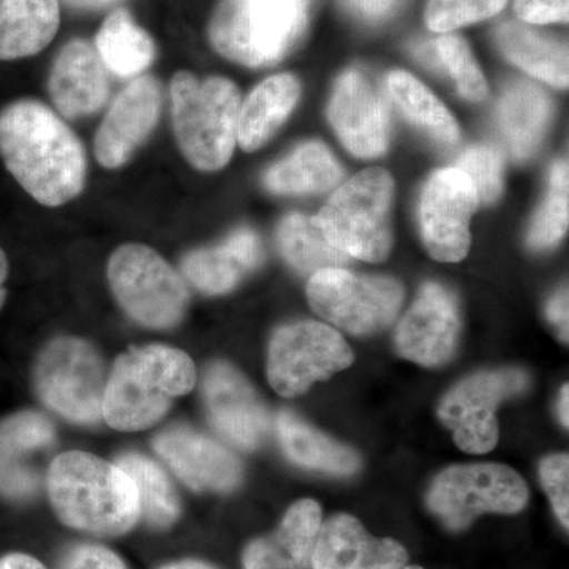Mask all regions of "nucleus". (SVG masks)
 I'll use <instances>...</instances> for the list:
<instances>
[{"label": "nucleus", "mask_w": 569, "mask_h": 569, "mask_svg": "<svg viewBox=\"0 0 569 569\" xmlns=\"http://www.w3.org/2000/svg\"><path fill=\"white\" fill-rule=\"evenodd\" d=\"M61 569H127L121 557L103 546L80 545L62 559Z\"/></svg>", "instance_id": "nucleus-39"}, {"label": "nucleus", "mask_w": 569, "mask_h": 569, "mask_svg": "<svg viewBox=\"0 0 569 569\" xmlns=\"http://www.w3.org/2000/svg\"><path fill=\"white\" fill-rule=\"evenodd\" d=\"M277 247L288 264L302 276L329 268H342L348 254L336 249L321 233L313 217L293 212L277 228Z\"/></svg>", "instance_id": "nucleus-31"}, {"label": "nucleus", "mask_w": 569, "mask_h": 569, "mask_svg": "<svg viewBox=\"0 0 569 569\" xmlns=\"http://www.w3.org/2000/svg\"><path fill=\"white\" fill-rule=\"evenodd\" d=\"M162 112V88L152 77L133 78L116 97L97 130L93 152L108 170H116L132 159L138 148L151 137Z\"/></svg>", "instance_id": "nucleus-14"}, {"label": "nucleus", "mask_w": 569, "mask_h": 569, "mask_svg": "<svg viewBox=\"0 0 569 569\" xmlns=\"http://www.w3.org/2000/svg\"><path fill=\"white\" fill-rule=\"evenodd\" d=\"M56 429L37 411H21L0 422V496L28 500L40 489V471L33 459L50 449Z\"/></svg>", "instance_id": "nucleus-19"}, {"label": "nucleus", "mask_w": 569, "mask_h": 569, "mask_svg": "<svg viewBox=\"0 0 569 569\" xmlns=\"http://www.w3.org/2000/svg\"><path fill=\"white\" fill-rule=\"evenodd\" d=\"M392 198L391 174L383 168H369L339 187L313 219L340 252L380 263L392 247Z\"/></svg>", "instance_id": "nucleus-6"}, {"label": "nucleus", "mask_w": 569, "mask_h": 569, "mask_svg": "<svg viewBox=\"0 0 569 569\" xmlns=\"http://www.w3.org/2000/svg\"><path fill=\"white\" fill-rule=\"evenodd\" d=\"M529 385V376L520 369L473 373L443 397L438 418L452 430L462 451L485 455L498 441V407L503 400L526 392Z\"/></svg>", "instance_id": "nucleus-12"}, {"label": "nucleus", "mask_w": 569, "mask_h": 569, "mask_svg": "<svg viewBox=\"0 0 569 569\" xmlns=\"http://www.w3.org/2000/svg\"><path fill=\"white\" fill-rule=\"evenodd\" d=\"M348 9L367 21H380L397 9L400 0H343Z\"/></svg>", "instance_id": "nucleus-41"}, {"label": "nucleus", "mask_w": 569, "mask_h": 569, "mask_svg": "<svg viewBox=\"0 0 569 569\" xmlns=\"http://www.w3.org/2000/svg\"><path fill=\"white\" fill-rule=\"evenodd\" d=\"M107 380L102 355L80 337L52 339L33 370L37 395L44 406L78 425H96L103 418Z\"/></svg>", "instance_id": "nucleus-8"}, {"label": "nucleus", "mask_w": 569, "mask_h": 569, "mask_svg": "<svg viewBox=\"0 0 569 569\" xmlns=\"http://www.w3.org/2000/svg\"><path fill=\"white\" fill-rule=\"evenodd\" d=\"M307 2H310V0H307Z\"/></svg>", "instance_id": "nucleus-49"}, {"label": "nucleus", "mask_w": 569, "mask_h": 569, "mask_svg": "<svg viewBox=\"0 0 569 569\" xmlns=\"http://www.w3.org/2000/svg\"><path fill=\"white\" fill-rule=\"evenodd\" d=\"M108 282L123 312L146 328L171 329L186 317L189 288L151 247H119L108 261Z\"/></svg>", "instance_id": "nucleus-7"}, {"label": "nucleus", "mask_w": 569, "mask_h": 569, "mask_svg": "<svg viewBox=\"0 0 569 569\" xmlns=\"http://www.w3.org/2000/svg\"><path fill=\"white\" fill-rule=\"evenodd\" d=\"M61 26L59 0H0V61L39 54Z\"/></svg>", "instance_id": "nucleus-25"}, {"label": "nucleus", "mask_w": 569, "mask_h": 569, "mask_svg": "<svg viewBox=\"0 0 569 569\" xmlns=\"http://www.w3.org/2000/svg\"><path fill=\"white\" fill-rule=\"evenodd\" d=\"M176 141L187 162L217 171L230 162L238 142L241 93L234 82L212 77L200 81L178 71L170 84Z\"/></svg>", "instance_id": "nucleus-4"}, {"label": "nucleus", "mask_w": 569, "mask_h": 569, "mask_svg": "<svg viewBox=\"0 0 569 569\" xmlns=\"http://www.w3.org/2000/svg\"><path fill=\"white\" fill-rule=\"evenodd\" d=\"M407 560L395 539L373 538L351 516L337 515L321 523L312 569H400Z\"/></svg>", "instance_id": "nucleus-21"}, {"label": "nucleus", "mask_w": 569, "mask_h": 569, "mask_svg": "<svg viewBox=\"0 0 569 569\" xmlns=\"http://www.w3.org/2000/svg\"><path fill=\"white\" fill-rule=\"evenodd\" d=\"M263 253L260 236L250 228H239L220 244L183 257L182 274L201 293L227 295L261 264Z\"/></svg>", "instance_id": "nucleus-22"}, {"label": "nucleus", "mask_w": 569, "mask_h": 569, "mask_svg": "<svg viewBox=\"0 0 569 569\" xmlns=\"http://www.w3.org/2000/svg\"><path fill=\"white\" fill-rule=\"evenodd\" d=\"M552 104L541 89L527 81L507 86L497 107L498 129L518 162L530 159L548 130Z\"/></svg>", "instance_id": "nucleus-24"}, {"label": "nucleus", "mask_w": 569, "mask_h": 569, "mask_svg": "<svg viewBox=\"0 0 569 569\" xmlns=\"http://www.w3.org/2000/svg\"><path fill=\"white\" fill-rule=\"evenodd\" d=\"M388 92L408 121L440 144L459 141L458 122L440 100L422 82L407 71H392L388 77Z\"/></svg>", "instance_id": "nucleus-32"}, {"label": "nucleus", "mask_w": 569, "mask_h": 569, "mask_svg": "<svg viewBox=\"0 0 569 569\" xmlns=\"http://www.w3.org/2000/svg\"><path fill=\"white\" fill-rule=\"evenodd\" d=\"M137 486L140 512L146 522L157 529L173 526L181 515L178 493L163 468L138 452H126L116 459Z\"/></svg>", "instance_id": "nucleus-33"}, {"label": "nucleus", "mask_w": 569, "mask_h": 569, "mask_svg": "<svg viewBox=\"0 0 569 569\" xmlns=\"http://www.w3.org/2000/svg\"><path fill=\"white\" fill-rule=\"evenodd\" d=\"M307 7V0H220L209 21V41L241 66H272L305 33Z\"/></svg>", "instance_id": "nucleus-5"}, {"label": "nucleus", "mask_w": 569, "mask_h": 569, "mask_svg": "<svg viewBox=\"0 0 569 569\" xmlns=\"http://www.w3.org/2000/svg\"><path fill=\"white\" fill-rule=\"evenodd\" d=\"M328 118L348 151L361 159H372L387 151L389 110L361 71L348 70L336 82Z\"/></svg>", "instance_id": "nucleus-17"}, {"label": "nucleus", "mask_w": 569, "mask_h": 569, "mask_svg": "<svg viewBox=\"0 0 569 569\" xmlns=\"http://www.w3.org/2000/svg\"><path fill=\"white\" fill-rule=\"evenodd\" d=\"M162 569H217L211 567V565L203 563V561H194V560H186L178 561V563L168 565Z\"/></svg>", "instance_id": "nucleus-46"}, {"label": "nucleus", "mask_w": 569, "mask_h": 569, "mask_svg": "<svg viewBox=\"0 0 569 569\" xmlns=\"http://www.w3.org/2000/svg\"><path fill=\"white\" fill-rule=\"evenodd\" d=\"M508 0H430L426 9L427 28L449 32L496 17Z\"/></svg>", "instance_id": "nucleus-36"}, {"label": "nucleus", "mask_w": 569, "mask_h": 569, "mask_svg": "<svg viewBox=\"0 0 569 569\" xmlns=\"http://www.w3.org/2000/svg\"><path fill=\"white\" fill-rule=\"evenodd\" d=\"M197 383L190 356L167 346L132 347L123 351L107 380L103 419L123 432L148 429L168 413L173 400Z\"/></svg>", "instance_id": "nucleus-3"}, {"label": "nucleus", "mask_w": 569, "mask_h": 569, "mask_svg": "<svg viewBox=\"0 0 569 569\" xmlns=\"http://www.w3.org/2000/svg\"><path fill=\"white\" fill-rule=\"evenodd\" d=\"M541 485L552 501L553 511L565 529L569 527V459L568 455L549 456L539 467Z\"/></svg>", "instance_id": "nucleus-38"}, {"label": "nucleus", "mask_w": 569, "mask_h": 569, "mask_svg": "<svg viewBox=\"0 0 569 569\" xmlns=\"http://www.w3.org/2000/svg\"><path fill=\"white\" fill-rule=\"evenodd\" d=\"M0 157L37 203L58 208L84 189L88 160L69 126L37 100L0 111Z\"/></svg>", "instance_id": "nucleus-1"}, {"label": "nucleus", "mask_w": 569, "mask_h": 569, "mask_svg": "<svg viewBox=\"0 0 569 569\" xmlns=\"http://www.w3.org/2000/svg\"><path fill=\"white\" fill-rule=\"evenodd\" d=\"M48 91L63 118L80 119L102 110L110 96V82L89 41L71 40L62 48L52 63Z\"/></svg>", "instance_id": "nucleus-20"}, {"label": "nucleus", "mask_w": 569, "mask_h": 569, "mask_svg": "<svg viewBox=\"0 0 569 569\" xmlns=\"http://www.w3.org/2000/svg\"><path fill=\"white\" fill-rule=\"evenodd\" d=\"M307 298L329 323L353 336H367L395 321L403 302V288L389 277L329 268L310 276Z\"/></svg>", "instance_id": "nucleus-10"}, {"label": "nucleus", "mask_w": 569, "mask_h": 569, "mask_svg": "<svg viewBox=\"0 0 569 569\" xmlns=\"http://www.w3.org/2000/svg\"><path fill=\"white\" fill-rule=\"evenodd\" d=\"M419 59L430 69L447 73L456 82L459 96L470 102H481L488 93L485 80L466 40L456 36H443L440 39L422 44L418 50Z\"/></svg>", "instance_id": "nucleus-34"}, {"label": "nucleus", "mask_w": 569, "mask_h": 569, "mask_svg": "<svg viewBox=\"0 0 569 569\" xmlns=\"http://www.w3.org/2000/svg\"><path fill=\"white\" fill-rule=\"evenodd\" d=\"M0 569H47L39 560L26 553H9L0 559Z\"/></svg>", "instance_id": "nucleus-43"}, {"label": "nucleus", "mask_w": 569, "mask_h": 569, "mask_svg": "<svg viewBox=\"0 0 569 569\" xmlns=\"http://www.w3.org/2000/svg\"><path fill=\"white\" fill-rule=\"evenodd\" d=\"M496 40L505 58L527 73L556 88H568L567 44L539 36L516 22L501 24L496 31Z\"/></svg>", "instance_id": "nucleus-30"}, {"label": "nucleus", "mask_w": 569, "mask_h": 569, "mask_svg": "<svg viewBox=\"0 0 569 569\" xmlns=\"http://www.w3.org/2000/svg\"><path fill=\"white\" fill-rule=\"evenodd\" d=\"M353 361V350L336 329L318 321H296L280 326L269 342L268 380L277 395L291 399Z\"/></svg>", "instance_id": "nucleus-11"}, {"label": "nucleus", "mask_w": 569, "mask_h": 569, "mask_svg": "<svg viewBox=\"0 0 569 569\" xmlns=\"http://www.w3.org/2000/svg\"><path fill=\"white\" fill-rule=\"evenodd\" d=\"M400 569H422V568H419V567H403V568H400Z\"/></svg>", "instance_id": "nucleus-48"}, {"label": "nucleus", "mask_w": 569, "mask_h": 569, "mask_svg": "<svg viewBox=\"0 0 569 569\" xmlns=\"http://www.w3.org/2000/svg\"><path fill=\"white\" fill-rule=\"evenodd\" d=\"M321 527L317 501L299 500L288 509L279 529L254 539L246 549L244 569H310Z\"/></svg>", "instance_id": "nucleus-23"}, {"label": "nucleus", "mask_w": 569, "mask_h": 569, "mask_svg": "<svg viewBox=\"0 0 569 569\" xmlns=\"http://www.w3.org/2000/svg\"><path fill=\"white\" fill-rule=\"evenodd\" d=\"M299 97L301 84L290 73L274 74L258 84L239 110V146L247 152L263 148L295 110Z\"/></svg>", "instance_id": "nucleus-26"}, {"label": "nucleus", "mask_w": 569, "mask_h": 569, "mask_svg": "<svg viewBox=\"0 0 569 569\" xmlns=\"http://www.w3.org/2000/svg\"><path fill=\"white\" fill-rule=\"evenodd\" d=\"M473 182L458 168L430 176L422 190L419 223L427 252L441 263H458L470 250V220L478 208Z\"/></svg>", "instance_id": "nucleus-13"}, {"label": "nucleus", "mask_w": 569, "mask_h": 569, "mask_svg": "<svg viewBox=\"0 0 569 569\" xmlns=\"http://www.w3.org/2000/svg\"><path fill=\"white\" fill-rule=\"evenodd\" d=\"M343 170L321 142L296 148L290 156L272 164L264 174L266 189L276 194L323 193L339 186Z\"/></svg>", "instance_id": "nucleus-28"}, {"label": "nucleus", "mask_w": 569, "mask_h": 569, "mask_svg": "<svg viewBox=\"0 0 569 569\" xmlns=\"http://www.w3.org/2000/svg\"><path fill=\"white\" fill-rule=\"evenodd\" d=\"M568 192V162L559 160L550 171L548 193L527 236L530 249H552L567 234Z\"/></svg>", "instance_id": "nucleus-35"}, {"label": "nucleus", "mask_w": 569, "mask_h": 569, "mask_svg": "<svg viewBox=\"0 0 569 569\" xmlns=\"http://www.w3.org/2000/svg\"><path fill=\"white\" fill-rule=\"evenodd\" d=\"M153 448L183 485L198 492H230L241 485V460L223 445L189 427H173L160 433Z\"/></svg>", "instance_id": "nucleus-18"}, {"label": "nucleus", "mask_w": 569, "mask_h": 569, "mask_svg": "<svg viewBox=\"0 0 569 569\" xmlns=\"http://www.w3.org/2000/svg\"><path fill=\"white\" fill-rule=\"evenodd\" d=\"M569 0H515V10L520 20L530 24L567 22Z\"/></svg>", "instance_id": "nucleus-40"}, {"label": "nucleus", "mask_w": 569, "mask_h": 569, "mask_svg": "<svg viewBox=\"0 0 569 569\" xmlns=\"http://www.w3.org/2000/svg\"><path fill=\"white\" fill-rule=\"evenodd\" d=\"M568 385H565L563 388H561L560 392V400H559V413L561 422H563L565 427H568L569 419H568Z\"/></svg>", "instance_id": "nucleus-47"}, {"label": "nucleus", "mask_w": 569, "mask_h": 569, "mask_svg": "<svg viewBox=\"0 0 569 569\" xmlns=\"http://www.w3.org/2000/svg\"><path fill=\"white\" fill-rule=\"evenodd\" d=\"M93 48L104 69L121 78L141 77L157 56L152 37L127 10L112 11L97 32Z\"/></svg>", "instance_id": "nucleus-29"}, {"label": "nucleus", "mask_w": 569, "mask_h": 569, "mask_svg": "<svg viewBox=\"0 0 569 569\" xmlns=\"http://www.w3.org/2000/svg\"><path fill=\"white\" fill-rule=\"evenodd\" d=\"M7 277H9V260H7V254L0 249V310H2L3 305H6L7 299V290L6 282Z\"/></svg>", "instance_id": "nucleus-45"}, {"label": "nucleus", "mask_w": 569, "mask_h": 569, "mask_svg": "<svg viewBox=\"0 0 569 569\" xmlns=\"http://www.w3.org/2000/svg\"><path fill=\"white\" fill-rule=\"evenodd\" d=\"M548 318L559 329L561 339L568 342V290L560 288L548 305Z\"/></svg>", "instance_id": "nucleus-42"}, {"label": "nucleus", "mask_w": 569, "mask_h": 569, "mask_svg": "<svg viewBox=\"0 0 569 569\" xmlns=\"http://www.w3.org/2000/svg\"><path fill=\"white\" fill-rule=\"evenodd\" d=\"M455 168L470 178L481 203H496L503 187V157L496 148L490 146L468 148L459 157Z\"/></svg>", "instance_id": "nucleus-37"}, {"label": "nucleus", "mask_w": 569, "mask_h": 569, "mask_svg": "<svg viewBox=\"0 0 569 569\" xmlns=\"http://www.w3.org/2000/svg\"><path fill=\"white\" fill-rule=\"evenodd\" d=\"M529 501L526 481L511 467L470 463L441 471L427 493V507L449 530H463L486 512L516 515Z\"/></svg>", "instance_id": "nucleus-9"}, {"label": "nucleus", "mask_w": 569, "mask_h": 569, "mask_svg": "<svg viewBox=\"0 0 569 569\" xmlns=\"http://www.w3.org/2000/svg\"><path fill=\"white\" fill-rule=\"evenodd\" d=\"M276 430L280 447L296 466L336 477H348L361 467L358 452L318 432L291 411L277 415Z\"/></svg>", "instance_id": "nucleus-27"}, {"label": "nucleus", "mask_w": 569, "mask_h": 569, "mask_svg": "<svg viewBox=\"0 0 569 569\" xmlns=\"http://www.w3.org/2000/svg\"><path fill=\"white\" fill-rule=\"evenodd\" d=\"M47 489L56 515L71 529L118 537L141 518L133 479L89 452H63L52 460Z\"/></svg>", "instance_id": "nucleus-2"}, {"label": "nucleus", "mask_w": 569, "mask_h": 569, "mask_svg": "<svg viewBox=\"0 0 569 569\" xmlns=\"http://www.w3.org/2000/svg\"><path fill=\"white\" fill-rule=\"evenodd\" d=\"M63 3L78 10H100L107 7L116 6L122 0H62Z\"/></svg>", "instance_id": "nucleus-44"}, {"label": "nucleus", "mask_w": 569, "mask_h": 569, "mask_svg": "<svg viewBox=\"0 0 569 569\" xmlns=\"http://www.w3.org/2000/svg\"><path fill=\"white\" fill-rule=\"evenodd\" d=\"M201 389L209 419L227 440L242 449L263 443L269 430L268 410L236 367L212 362L206 369Z\"/></svg>", "instance_id": "nucleus-16"}, {"label": "nucleus", "mask_w": 569, "mask_h": 569, "mask_svg": "<svg viewBox=\"0 0 569 569\" xmlns=\"http://www.w3.org/2000/svg\"><path fill=\"white\" fill-rule=\"evenodd\" d=\"M460 318L455 295L426 283L396 331L397 353L426 367L445 365L459 342Z\"/></svg>", "instance_id": "nucleus-15"}]
</instances>
